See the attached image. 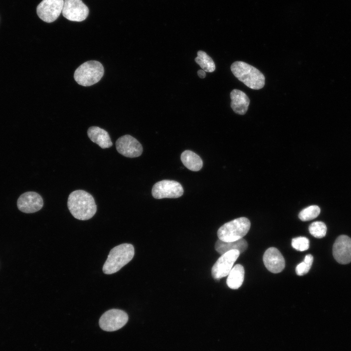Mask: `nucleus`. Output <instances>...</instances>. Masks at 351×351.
<instances>
[{"label":"nucleus","instance_id":"obj_1","mask_svg":"<svg viewBox=\"0 0 351 351\" xmlns=\"http://www.w3.org/2000/svg\"><path fill=\"white\" fill-rule=\"evenodd\" d=\"M67 206L72 215L78 220L91 218L97 212V205L93 196L89 193L78 190L69 195Z\"/></svg>","mask_w":351,"mask_h":351},{"label":"nucleus","instance_id":"obj_2","mask_svg":"<svg viewBox=\"0 0 351 351\" xmlns=\"http://www.w3.org/2000/svg\"><path fill=\"white\" fill-rule=\"evenodd\" d=\"M134 253V246L131 244L124 243L115 247L109 252L102 268L103 272L111 274L118 272L132 259Z\"/></svg>","mask_w":351,"mask_h":351},{"label":"nucleus","instance_id":"obj_3","mask_svg":"<svg viewBox=\"0 0 351 351\" xmlns=\"http://www.w3.org/2000/svg\"><path fill=\"white\" fill-rule=\"evenodd\" d=\"M231 69L234 76L251 89L258 90L265 85V77L255 67L243 61L234 62Z\"/></svg>","mask_w":351,"mask_h":351},{"label":"nucleus","instance_id":"obj_4","mask_svg":"<svg viewBox=\"0 0 351 351\" xmlns=\"http://www.w3.org/2000/svg\"><path fill=\"white\" fill-rule=\"evenodd\" d=\"M104 74L102 65L96 60H90L80 65L75 71L76 81L83 86H91L98 82Z\"/></svg>","mask_w":351,"mask_h":351},{"label":"nucleus","instance_id":"obj_5","mask_svg":"<svg viewBox=\"0 0 351 351\" xmlns=\"http://www.w3.org/2000/svg\"><path fill=\"white\" fill-rule=\"evenodd\" d=\"M250 220L241 217L227 222L217 231L218 239L226 242L234 241L242 238L249 232Z\"/></svg>","mask_w":351,"mask_h":351},{"label":"nucleus","instance_id":"obj_6","mask_svg":"<svg viewBox=\"0 0 351 351\" xmlns=\"http://www.w3.org/2000/svg\"><path fill=\"white\" fill-rule=\"evenodd\" d=\"M128 316L124 311L117 309L109 310L105 312L99 320L101 329L107 332L118 330L128 322Z\"/></svg>","mask_w":351,"mask_h":351},{"label":"nucleus","instance_id":"obj_7","mask_svg":"<svg viewBox=\"0 0 351 351\" xmlns=\"http://www.w3.org/2000/svg\"><path fill=\"white\" fill-rule=\"evenodd\" d=\"M184 190L179 182L171 180H163L155 183L152 190L153 196L156 199L178 198Z\"/></svg>","mask_w":351,"mask_h":351},{"label":"nucleus","instance_id":"obj_8","mask_svg":"<svg viewBox=\"0 0 351 351\" xmlns=\"http://www.w3.org/2000/svg\"><path fill=\"white\" fill-rule=\"evenodd\" d=\"M236 250L225 253L217 259L212 269V275L215 279L228 275L240 254Z\"/></svg>","mask_w":351,"mask_h":351},{"label":"nucleus","instance_id":"obj_9","mask_svg":"<svg viewBox=\"0 0 351 351\" xmlns=\"http://www.w3.org/2000/svg\"><path fill=\"white\" fill-rule=\"evenodd\" d=\"M64 0H43L37 7L39 17L51 23L56 20L62 12Z\"/></svg>","mask_w":351,"mask_h":351},{"label":"nucleus","instance_id":"obj_10","mask_svg":"<svg viewBox=\"0 0 351 351\" xmlns=\"http://www.w3.org/2000/svg\"><path fill=\"white\" fill-rule=\"evenodd\" d=\"M88 7L81 0H64L62 13L67 20L74 21H82L89 14Z\"/></svg>","mask_w":351,"mask_h":351},{"label":"nucleus","instance_id":"obj_11","mask_svg":"<svg viewBox=\"0 0 351 351\" xmlns=\"http://www.w3.org/2000/svg\"><path fill=\"white\" fill-rule=\"evenodd\" d=\"M116 146L120 154L127 157H138L143 151L142 146L139 142L129 135L119 137L116 142Z\"/></svg>","mask_w":351,"mask_h":351},{"label":"nucleus","instance_id":"obj_12","mask_svg":"<svg viewBox=\"0 0 351 351\" xmlns=\"http://www.w3.org/2000/svg\"><path fill=\"white\" fill-rule=\"evenodd\" d=\"M332 254L336 261L341 264L351 262V238L341 235L335 240L332 247Z\"/></svg>","mask_w":351,"mask_h":351},{"label":"nucleus","instance_id":"obj_13","mask_svg":"<svg viewBox=\"0 0 351 351\" xmlns=\"http://www.w3.org/2000/svg\"><path fill=\"white\" fill-rule=\"evenodd\" d=\"M43 205L42 197L35 192H27L22 194L18 198V209L25 213H33L40 210Z\"/></svg>","mask_w":351,"mask_h":351},{"label":"nucleus","instance_id":"obj_14","mask_svg":"<svg viewBox=\"0 0 351 351\" xmlns=\"http://www.w3.org/2000/svg\"><path fill=\"white\" fill-rule=\"evenodd\" d=\"M263 260L266 268L271 273H276L283 271L285 268V259L279 251L271 247L265 252Z\"/></svg>","mask_w":351,"mask_h":351},{"label":"nucleus","instance_id":"obj_15","mask_svg":"<svg viewBox=\"0 0 351 351\" xmlns=\"http://www.w3.org/2000/svg\"><path fill=\"white\" fill-rule=\"evenodd\" d=\"M231 99V106L236 114L243 115L248 110L250 99L247 95L243 91L234 89L230 93Z\"/></svg>","mask_w":351,"mask_h":351},{"label":"nucleus","instance_id":"obj_16","mask_svg":"<svg viewBox=\"0 0 351 351\" xmlns=\"http://www.w3.org/2000/svg\"><path fill=\"white\" fill-rule=\"evenodd\" d=\"M87 135L91 140L102 149L108 148L113 145L108 133L99 127L92 126L89 128Z\"/></svg>","mask_w":351,"mask_h":351},{"label":"nucleus","instance_id":"obj_17","mask_svg":"<svg viewBox=\"0 0 351 351\" xmlns=\"http://www.w3.org/2000/svg\"><path fill=\"white\" fill-rule=\"evenodd\" d=\"M248 247L247 241L243 238L236 241L226 242L218 239L215 244V250L220 254L231 250H238L240 253L244 252Z\"/></svg>","mask_w":351,"mask_h":351},{"label":"nucleus","instance_id":"obj_18","mask_svg":"<svg viewBox=\"0 0 351 351\" xmlns=\"http://www.w3.org/2000/svg\"><path fill=\"white\" fill-rule=\"evenodd\" d=\"M180 158L183 165L192 171H198L202 167L203 161L201 157L190 150L182 152Z\"/></svg>","mask_w":351,"mask_h":351},{"label":"nucleus","instance_id":"obj_19","mask_svg":"<svg viewBox=\"0 0 351 351\" xmlns=\"http://www.w3.org/2000/svg\"><path fill=\"white\" fill-rule=\"evenodd\" d=\"M244 278V269L240 264L235 265L228 274L226 283L232 289H237L242 284Z\"/></svg>","mask_w":351,"mask_h":351},{"label":"nucleus","instance_id":"obj_20","mask_svg":"<svg viewBox=\"0 0 351 351\" xmlns=\"http://www.w3.org/2000/svg\"><path fill=\"white\" fill-rule=\"evenodd\" d=\"M197 56L195 58V61L205 72H213L215 70V66L212 58L206 53L202 51H198Z\"/></svg>","mask_w":351,"mask_h":351},{"label":"nucleus","instance_id":"obj_21","mask_svg":"<svg viewBox=\"0 0 351 351\" xmlns=\"http://www.w3.org/2000/svg\"><path fill=\"white\" fill-rule=\"evenodd\" d=\"M320 213V209L317 205H311L303 209L299 214V219L303 221H309L317 217Z\"/></svg>","mask_w":351,"mask_h":351},{"label":"nucleus","instance_id":"obj_22","mask_svg":"<svg viewBox=\"0 0 351 351\" xmlns=\"http://www.w3.org/2000/svg\"><path fill=\"white\" fill-rule=\"evenodd\" d=\"M309 230L310 233L314 237L321 238L326 235L327 227L324 222L316 221L310 224Z\"/></svg>","mask_w":351,"mask_h":351},{"label":"nucleus","instance_id":"obj_23","mask_svg":"<svg viewBox=\"0 0 351 351\" xmlns=\"http://www.w3.org/2000/svg\"><path fill=\"white\" fill-rule=\"evenodd\" d=\"M313 257L311 254L305 256L304 261L299 264L296 267L295 271L298 275H303L310 270L313 262Z\"/></svg>","mask_w":351,"mask_h":351},{"label":"nucleus","instance_id":"obj_24","mask_svg":"<svg viewBox=\"0 0 351 351\" xmlns=\"http://www.w3.org/2000/svg\"><path fill=\"white\" fill-rule=\"evenodd\" d=\"M292 246L297 251H304L309 248V240L305 237H297L292 239Z\"/></svg>","mask_w":351,"mask_h":351},{"label":"nucleus","instance_id":"obj_25","mask_svg":"<svg viewBox=\"0 0 351 351\" xmlns=\"http://www.w3.org/2000/svg\"><path fill=\"white\" fill-rule=\"evenodd\" d=\"M197 74L200 78H204L206 76L205 71L203 70H199L197 71Z\"/></svg>","mask_w":351,"mask_h":351}]
</instances>
